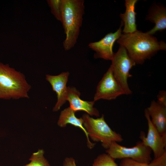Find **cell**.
<instances>
[{
  "label": "cell",
  "instance_id": "obj_3",
  "mask_svg": "<svg viewBox=\"0 0 166 166\" xmlns=\"http://www.w3.org/2000/svg\"><path fill=\"white\" fill-rule=\"evenodd\" d=\"M31 88L23 73L0 61V99L28 98Z\"/></svg>",
  "mask_w": 166,
  "mask_h": 166
},
{
  "label": "cell",
  "instance_id": "obj_21",
  "mask_svg": "<svg viewBox=\"0 0 166 166\" xmlns=\"http://www.w3.org/2000/svg\"><path fill=\"white\" fill-rule=\"evenodd\" d=\"M157 98L158 102L166 106V92L165 91H160L157 96Z\"/></svg>",
  "mask_w": 166,
  "mask_h": 166
},
{
  "label": "cell",
  "instance_id": "obj_16",
  "mask_svg": "<svg viewBox=\"0 0 166 166\" xmlns=\"http://www.w3.org/2000/svg\"><path fill=\"white\" fill-rule=\"evenodd\" d=\"M44 153L43 149H39L36 152L34 153L29 159L30 162L23 166H50L44 157Z\"/></svg>",
  "mask_w": 166,
  "mask_h": 166
},
{
  "label": "cell",
  "instance_id": "obj_18",
  "mask_svg": "<svg viewBox=\"0 0 166 166\" xmlns=\"http://www.w3.org/2000/svg\"><path fill=\"white\" fill-rule=\"evenodd\" d=\"M47 3L51 12L57 20L61 22L62 12V0H48Z\"/></svg>",
  "mask_w": 166,
  "mask_h": 166
},
{
  "label": "cell",
  "instance_id": "obj_7",
  "mask_svg": "<svg viewBox=\"0 0 166 166\" xmlns=\"http://www.w3.org/2000/svg\"><path fill=\"white\" fill-rule=\"evenodd\" d=\"M124 94L125 92L115 78L110 65L97 85L93 101L111 100Z\"/></svg>",
  "mask_w": 166,
  "mask_h": 166
},
{
  "label": "cell",
  "instance_id": "obj_5",
  "mask_svg": "<svg viewBox=\"0 0 166 166\" xmlns=\"http://www.w3.org/2000/svg\"><path fill=\"white\" fill-rule=\"evenodd\" d=\"M111 66L113 75L125 94H130L132 91L128 83L129 77L132 76L129 71L136 65L135 62L129 56L126 49L120 46L117 52L114 53Z\"/></svg>",
  "mask_w": 166,
  "mask_h": 166
},
{
  "label": "cell",
  "instance_id": "obj_6",
  "mask_svg": "<svg viewBox=\"0 0 166 166\" xmlns=\"http://www.w3.org/2000/svg\"><path fill=\"white\" fill-rule=\"evenodd\" d=\"M152 150L143 143L138 142L133 147L122 146L116 142H113L107 149L106 152L114 159L129 158L137 162L149 164L152 160Z\"/></svg>",
  "mask_w": 166,
  "mask_h": 166
},
{
  "label": "cell",
  "instance_id": "obj_17",
  "mask_svg": "<svg viewBox=\"0 0 166 166\" xmlns=\"http://www.w3.org/2000/svg\"><path fill=\"white\" fill-rule=\"evenodd\" d=\"M93 166H118L115 159L108 154L103 153L98 155L94 160Z\"/></svg>",
  "mask_w": 166,
  "mask_h": 166
},
{
  "label": "cell",
  "instance_id": "obj_2",
  "mask_svg": "<svg viewBox=\"0 0 166 166\" xmlns=\"http://www.w3.org/2000/svg\"><path fill=\"white\" fill-rule=\"evenodd\" d=\"M83 0H62L61 22L66 37L63 42L65 51L73 48L78 38L84 14Z\"/></svg>",
  "mask_w": 166,
  "mask_h": 166
},
{
  "label": "cell",
  "instance_id": "obj_1",
  "mask_svg": "<svg viewBox=\"0 0 166 166\" xmlns=\"http://www.w3.org/2000/svg\"><path fill=\"white\" fill-rule=\"evenodd\" d=\"M117 42L126 49L129 56L137 64H143L158 51L166 49L164 41H158L152 35L137 30L122 34Z\"/></svg>",
  "mask_w": 166,
  "mask_h": 166
},
{
  "label": "cell",
  "instance_id": "obj_22",
  "mask_svg": "<svg viewBox=\"0 0 166 166\" xmlns=\"http://www.w3.org/2000/svg\"><path fill=\"white\" fill-rule=\"evenodd\" d=\"M63 166H76L75 160L72 157H66L64 160Z\"/></svg>",
  "mask_w": 166,
  "mask_h": 166
},
{
  "label": "cell",
  "instance_id": "obj_8",
  "mask_svg": "<svg viewBox=\"0 0 166 166\" xmlns=\"http://www.w3.org/2000/svg\"><path fill=\"white\" fill-rule=\"evenodd\" d=\"M144 115L148 124V134L146 136L144 132L141 131L140 138L144 145L153 151L154 159L157 158L166 151V133L160 134L155 127L146 109L144 110Z\"/></svg>",
  "mask_w": 166,
  "mask_h": 166
},
{
  "label": "cell",
  "instance_id": "obj_13",
  "mask_svg": "<svg viewBox=\"0 0 166 166\" xmlns=\"http://www.w3.org/2000/svg\"><path fill=\"white\" fill-rule=\"evenodd\" d=\"M75 112L69 107L62 111L57 122L58 125L61 127H65L67 124H70L81 129L84 132L86 137L88 147L91 149L94 147L95 144L92 143L89 140L88 134L83 126L82 117L78 118L75 115Z\"/></svg>",
  "mask_w": 166,
  "mask_h": 166
},
{
  "label": "cell",
  "instance_id": "obj_10",
  "mask_svg": "<svg viewBox=\"0 0 166 166\" xmlns=\"http://www.w3.org/2000/svg\"><path fill=\"white\" fill-rule=\"evenodd\" d=\"M69 73L63 72L57 75L49 74L45 76L46 80L51 85L53 90L57 95V100L53 111H57L66 102L67 87L66 84Z\"/></svg>",
  "mask_w": 166,
  "mask_h": 166
},
{
  "label": "cell",
  "instance_id": "obj_12",
  "mask_svg": "<svg viewBox=\"0 0 166 166\" xmlns=\"http://www.w3.org/2000/svg\"><path fill=\"white\" fill-rule=\"evenodd\" d=\"M146 109L155 127L160 134L166 133V106L153 100Z\"/></svg>",
  "mask_w": 166,
  "mask_h": 166
},
{
  "label": "cell",
  "instance_id": "obj_9",
  "mask_svg": "<svg viewBox=\"0 0 166 166\" xmlns=\"http://www.w3.org/2000/svg\"><path fill=\"white\" fill-rule=\"evenodd\" d=\"M122 22L119 28L114 33H110L106 35L97 42L90 43L89 48L95 52V58H101L107 60H111L114 55L113 47L115 42L120 37L122 32Z\"/></svg>",
  "mask_w": 166,
  "mask_h": 166
},
{
  "label": "cell",
  "instance_id": "obj_15",
  "mask_svg": "<svg viewBox=\"0 0 166 166\" xmlns=\"http://www.w3.org/2000/svg\"><path fill=\"white\" fill-rule=\"evenodd\" d=\"M137 2V0L125 1V12L124 14H120V15L124 26L123 33H131L137 30L136 20V13L135 11V5Z\"/></svg>",
  "mask_w": 166,
  "mask_h": 166
},
{
  "label": "cell",
  "instance_id": "obj_19",
  "mask_svg": "<svg viewBox=\"0 0 166 166\" xmlns=\"http://www.w3.org/2000/svg\"><path fill=\"white\" fill-rule=\"evenodd\" d=\"M119 166H149L148 164L140 163L131 159L125 158L122 159Z\"/></svg>",
  "mask_w": 166,
  "mask_h": 166
},
{
  "label": "cell",
  "instance_id": "obj_4",
  "mask_svg": "<svg viewBox=\"0 0 166 166\" xmlns=\"http://www.w3.org/2000/svg\"><path fill=\"white\" fill-rule=\"evenodd\" d=\"M81 117L83 127L89 138L94 141L101 142L102 147L106 149L113 142H120L123 140L121 135L113 131L107 124L103 115L95 119L85 113Z\"/></svg>",
  "mask_w": 166,
  "mask_h": 166
},
{
  "label": "cell",
  "instance_id": "obj_20",
  "mask_svg": "<svg viewBox=\"0 0 166 166\" xmlns=\"http://www.w3.org/2000/svg\"><path fill=\"white\" fill-rule=\"evenodd\" d=\"M149 166H166V151L159 157L151 160Z\"/></svg>",
  "mask_w": 166,
  "mask_h": 166
},
{
  "label": "cell",
  "instance_id": "obj_11",
  "mask_svg": "<svg viewBox=\"0 0 166 166\" xmlns=\"http://www.w3.org/2000/svg\"><path fill=\"white\" fill-rule=\"evenodd\" d=\"M80 92L75 88L67 87L66 101L69 102V107L75 112L84 111L89 115L99 117V111L93 107L95 101L81 100L80 97Z\"/></svg>",
  "mask_w": 166,
  "mask_h": 166
},
{
  "label": "cell",
  "instance_id": "obj_14",
  "mask_svg": "<svg viewBox=\"0 0 166 166\" xmlns=\"http://www.w3.org/2000/svg\"><path fill=\"white\" fill-rule=\"evenodd\" d=\"M146 19L155 24L154 27L146 32L152 35L158 31L166 28V9L164 6L155 4L152 7Z\"/></svg>",
  "mask_w": 166,
  "mask_h": 166
}]
</instances>
